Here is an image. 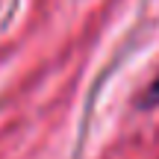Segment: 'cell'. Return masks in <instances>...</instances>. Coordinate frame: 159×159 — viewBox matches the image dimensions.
Returning <instances> with one entry per match:
<instances>
[{"label": "cell", "mask_w": 159, "mask_h": 159, "mask_svg": "<svg viewBox=\"0 0 159 159\" xmlns=\"http://www.w3.org/2000/svg\"><path fill=\"white\" fill-rule=\"evenodd\" d=\"M142 106H159V77L148 85V91L142 97Z\"/></svg>", "instance_id": "obj_1"}]
</instances>
